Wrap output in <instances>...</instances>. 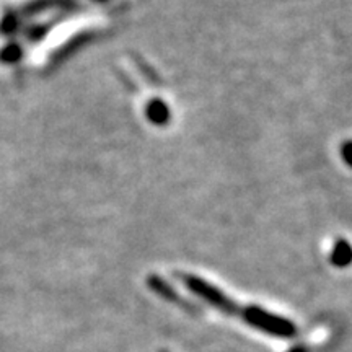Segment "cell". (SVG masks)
Listing matches in <instances>:
<instances>
[{"instance_id":"277c9868","label":"cell","mask_w":352,"mask_h":352,"mask_svg":"<svg viewBox=\"0 0 352 352\" xmlns=\"http://www.w3.org/2000/svg\"><path fill=\"white\" fill-rule=\"evenodd\" d=\"M148 118H151V121L155 122V124H165V122L170 120V109L166 108L164 101H152L151 107H148Z\"/></svg>"},{"instance_id":"8992f818","label":"cell","mask_w":352,"mask_h":352,"mask_svg":"<svg viewBox=\"0 0 352 352\" xmlns=\"http://www.w3.org/2000/svg\"><path fill=\"white\" fill-rule=\"evenodd\" d=\"M289 352H308V351H307V347L297 346V347H292V349H290Z\"/></svg>"},{"instance_id":"6da1fadb","label":"cell","mask_w":352,"mask_h":352,"mask_svg":"<svg viewBox=\"0 0 352 352\" xmlns=\"http://www.w3.org/2000/svg\"><path fill=\"white\" fill-rule=\"evenodd\" d=\"M241 316L250 327L259 329V331L271 334L276 338H294L297 334V327L294 321H290L284 316H279L271 311L264 310L261 307L252 305L241 310Z\"/></svg>"},{"instance_id":"5b68a950","label":"cell","mask_w":352,"mask_h":352,"mask_svg":"<svg viewBox=\"0 0 352 352\" xmlns=\"http://www.w3.org/2000/svg\"><path fill=\"white\" fill-rule=\"evenodd\" d=\"M341 157L347 165L352 166V140H346L341 147Z\"/></svg>"},{"instance_id":"7a4b0ae2","label":"cell","mask_w":352,"mask_h":352,"mask_svg":"<svg viewBox=\"0 0 352 352\" xmlns=\"http://www.w3.org/2000/svg\"><path fill=\"white\" fill-rule=\"evenodd\" d=\"M184 284L191 290L192 294H196L197 297H201L202 300L208 302L209 305L217 308L219 311L226 315H240V308L230 297H227L219 287H215L214 284L208 283V280L201 279L196 276H184Z\"/></svg>"},{"instance_id":"52a82bcc","label":"cell","mask_w":352,"mask_h":352,"mask_svg":"<svg viewBox=\"0 0 352 352\" xmlns=\"http://www.w3.org/2000/svg\"><path fill=\"white\" fill-rule=\"evenodd\" d=\"M162 352H166V351H162Z\"/></svg>"},{"instance_id":"3957f363","label":"cell","mask_w":352,"mask_h":352,"mask_svg":"<svg viewBox=\"0 0 352 352\" xmlns=\"http://www.w3.org/2000/svg\"><path fill=\"white\" fill-rule=\"evenodd\" d=\"M331 264L336 267H347L352 264V245L347 240H338L333 246Z\"/></svg>"}]
</instances>
